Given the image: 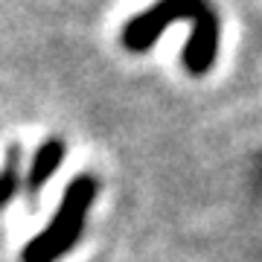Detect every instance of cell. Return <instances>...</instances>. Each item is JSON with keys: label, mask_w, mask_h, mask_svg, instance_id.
I'll return each instance as SVG.
<instances>
[{"label": "cell", "mask_w": 262, "mask_h": 262, "mask_svg": "<svg viewBox=\"0 0 262 262\" xmlns=\"http://www.w3.org/2000/svg\"><path fill=\"white\" fill-rule=\"evenodd\" d=\"M18 187H20V149L12 146L9 155H6V163L0 169V210L12 201Z\"/></svg>", "instance_id": "cell-3"}, {"label": "cell", "mask_w": 262, "mask_h": 262, "mask_svg": "<svg viewBox=\"0 0 262 262\" xmlns=\"http://www.w3.org/2000/svg\"><path fill=\"white\" fill-rule=\"evenodd\" d=\"M94 198H96V178L79 175L76 181H70L53 222L24 248L20 262H56L64 251H70L82 236L84 215H88V207L94 204Z\"/></svg>", "instance_id": "cell-1"}, {"label": "cell", "mask_w": 262, "mask_h": 262, "mask_svg": "<svg viewBox=\"0 0 262 262\" xmlns=\"http://www.w3.org/2000/svg\"><path fill=\"white\" fill-rule=\"evenodd\" d=\"M61 160H64V140L61 137H47V140L38 146L35 160H32L29 175H27V189L32 195L56 175V169L61 166Z\"/></svg>", "instance_id": "cell-2"}]
</instances>
